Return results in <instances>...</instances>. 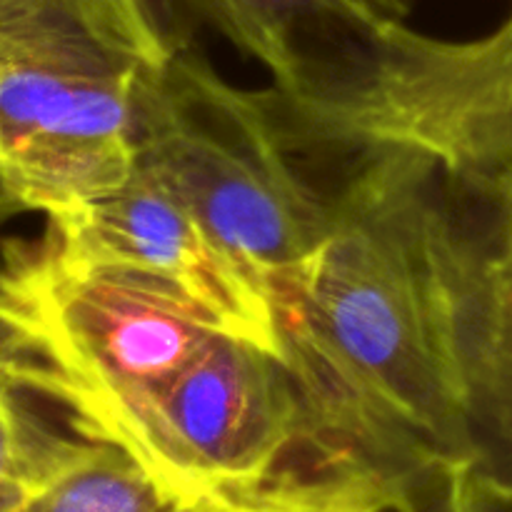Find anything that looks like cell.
I'll return each instance as SVG.
<instances>
[{
	"instance_id": "6da1fadb",
	"label": "cell",
	"mask_w": 512,
	"mask_h": 512,
	"mask_svg": "<svg viewBox=\"0 0 512 512\" xmlns=\"http://www.w3.org/2000/svg\"><path fill=\"white\" fill-rule=\"evenodd\" d=\"M353 150L323 243L273 290L283 365L338 448L455 512L478 458V250L423 158Z\"/></svg>"
},
{
	"instance_id": "7a4b0ae2",
	"label": "cell",
	"mask_w": 512,
	"mask_h": 512,
	"mask_svg": "<svg viewBox=\"0 0 512 512\" xmlns=\"http://www.w3.org/2000/svg\"><path fill=\"white\" fill-rule=\"evenodd\" d=\"M178 50L153 0H35L0 20V183L48 220L138 168L145 80Z\"/></svg>"
},
{
	"instance_id": "3957f363",
	"label": "cell",
	"mask_w": 512,
	"mask_h": 512,
	"mask_svg": "<svg viewBox=\"0 0 512 512\" xmlns=\"http://www.w3.org/2000/svg\"><path fill=\"white\" fill-rule=\"evenodd\" d=\"M288 110L308 143L423 158L455 213L478 215L480 260L512 248V15L468 40L390 25L345 50Z\"/></svg>"
},
{
	"instance_id": "277c9868",
	"label": "cell",
	"mask_w": 512,
	"mask_h": 512,
	"mask_svg": "<svg viewBox=\"0 0 512 512\" xmlns=\"http://www.w3.org/2000/svg\"><path fill=\"white\" fill-rule=\"evenodd\" d=\"M278 95L230 83L180 48L145 80L138 163L158 175L270 295L318 250L328 195L303 173Z\"/></svg>"
},
{
	"instance_id": "5b68a950",
	"label": "cell",
	"mask_w": 512,
	"mask_h": 512,
	"mask_svg": "<svg viewBox=\"0 0 512 512\" xmlns=\"http://www.w3.org/2000/svg\"><path fill=\"white\" fill-rule=\"evenodd\" d=\"M90 260L163 280L198 305L225 335L283 360L278 315L268 285L240 263L198 215L145 165L105 198L48 225Z\"/></svg>"
},
{
	"instance_id": "8992f818",
	"label": "cell",
	"mask_w": 512,
	"mask_h": 512,
	"mask_svg": "<svg viewBox=\"0 0 512 512\" xmlns=\"http://www.w3.org/2000/svg\"><path fill=\"white\" fill-rule=\"evenodd\" d=\"M185 18L218 33L293 93L318 63V40L345 50L390 25L408 23L418 0H168Z\"/></svg>"
},
{
	"instance_id": "52a82bcc",
	"label": "cell",
	"mask_w": 512,
	"mask_h": 512,
	"mask_svg": "<svg viewBox=\"0 0 512 512\" xmlns=\"http://www.w3.org/2000/svg\"><path fill=\"white\" fill-rule=\"evenodd\" d=\"M40 395L25 383L15 355L0 338V512L23 508L85 443L50 428L33 408Z\"/></svg>"
},
{
	"instance_id": "ba28073f",
	"label": "cell",
	"mask_w": 512,
	"mask_h": 512,
	"mask_svg": "<svg viewBox=\"0 0 512 512\" xmlns=\"http://www.w3.org/2000/svg\"><path fill=\"white\" fill-rule=\"evenodd\" d=\"M15 512H183L135 460L88 440Z\"/></svg>"
},
{
	"instance_id": "9c48e42d",
	"label": "cell",
	"mask_w": 512,
	"mask_h": 512,
	"mask_svg": "<svg viewBox=\"0 0 512 512\" xmlns=\"http://www.w3.org/2000/svg\"><path fill=\"white\" fill-rule=\"evenodd\" d=\"M505 380H512V248L480 260L478 400Z\"/></svg>"
},
{
	"instance_id": "30bf717a",
	"label": "cell",
	"mask_w": 512,
	"mask_h": 512,
	"mask_svg": "<svg viewBox=\"0 0 512 512\" xmlns=\"http://www.w3.org/2000/svg\"><path fill=\"white\" fill-rule=\"evenodd\" d=\"M470 470L512 495V380L480 393L478 458Z\"/></svg>"
},
{
	"instance_id": "8fae6325",
	"label": "cell",
	"mask_w": 512,
	"mask_h": 512,
	"mask_svg": "<svg viewBox=\"0 0 512 512\" xmlns=\"http://www.w3.org/2000/svg\"><path fill=\"white\" fill-rule=\"evenodd\" d=\"M455 512H512V495L485 483L468 468V473L463 475V483H460L458 510Z\"/></svg>"
},
{
	"instance_id": "7c38bea8",
	"label": "cell",
	"mask_w": 512,
	"mask_h": 512,
	"mask_svg": "<svg viewBox=\"0 0 512 512\" xmlns=\"http://www.w3.org/2000/svg\"><path fill=\"white\" fill-rule=\"evenodd\" d=\"M18 210H20L18 203L10 198V193L5 190V185L0 183V220L8 218V215H13V213H18Z\"/></svg>"
},
{
	"instance_id": "4fadbf2b",
	"label": "cell",
	"mask_w": 512,
	"mask_h": 512,
	"mask_svg": "<svg viewBox=\"0 0 512 512\" xmlns=\"http://www.w3.org/2000/svg\"><path fill=\"white\" fill-rule=\"evenodd\" d=\"M35 3V0H0V18H8L15 10L25 8V5Z\"/></svg>"
}]
</instances>
